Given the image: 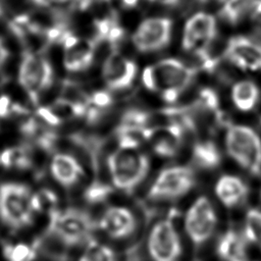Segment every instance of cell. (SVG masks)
Returning <instances> with one entry per match:
<instances>
[{
  "label": "cell",
  "mask_w": 261,
  "mask_h": 261,
  "mask_svg": "<svg viewBox=\"0 0 261 261\" xmlns=\"http://www.w3.org/2000/svg\"><path fill=\"white\" fill-rule=\"evenodd\" d=\"M36 251L41 252L45 257L53 261L67 260V246L63 244L54 233L47 230V232L33 246Z\"/></svg>",
  "instance_id": "obj_22"
},
{
  "label": "cell",
  "mask_w": 261,
  "mask_h": 261,
  "mask_svg": "<svg viewBox=\"0 0 261 261\" xmlns=\"http://www.w3.org/2000/svg\"><path fill=\"white\" fill-rule=\"evenodd\" d=\"M98 224L104 233L115 240L129 237L137 226L133 212L122 206L108 207L103 212Z\"/></svg>",
  "instance_id": "obj_16"
},
{
  "label": "cell",
  "mask_w": 261,
  "mask_h": 261,
  "mask_svg": "<svg viewBox=\"0 0 261 261\" xmlns=\"http://www.w3.org/2000/svg\"><path fill=\"white\" fill-rule=\"evenodd\" d=\"M32 199L31 190L22 184L0 185V219L14 229L29 225L34 213Z\"/></svg>",
  "instance_id": "obj_4"
},
{
  "label": "cell",
  "mask_w": 261,
  "mask_h": 261,
  "mask_svg": "<svg viewBox=\"0 0 261 261\" xmlns=\"http://www.w3.org/2000/svg\"><path fill=\"white\" fill-rule=\"evenodd\" d=\"M3 253L8 261H32L36 256L35 248L25 244L5 246Z\"/></svg>",
  "instance_id": "obj_29"
},
{
  "label": "cell",
  "mask_w": 261,
  "mask_h": 261,
  "mask_svg": "<svg viewBox=\"0 0 261 261\" xmlns=\"http://www.w3.org/2000/svg\"><path fill=\"white\" fill-rule=\"evenodd\" d=\"M139 0H121V4L124 6V7H134L137 5Z\"/></svg>",
  "instance_id": "obj_35"
},
{
  "label": "cell",
  "mask_w": 261,
  "mask_h": 261,
  "mask_svg": "<svg viewBox=\"0 0 261 261\" xmlns=\"http://www.w3.org/2000/svg\"><path fill=\"white\" fill-rule=\"evenodd\" d=\"M214 190L218 200L227 208H233L242 204L249 194L247 184L239 176L231 174L220 176Z\"/></svg>",
  "instance_id": "obj_17"
},
{
  "label": "cell",
  "mask_w": 261,
  "mask_h": 261,
  "mask_svg": "<svg viewBox=\"0 0 261 261\" xmlns=\"http://www.w3.org/2000/svg\"><path fill=\"white\" fill-rule=\"evenodd\" d=\"M12 102L6 95L0 96V117L5 118L12 112Z\"/></svg>",
  "instance_id": "obj_31"
},
{
  "label": "cell",
  "mask_w": 261,
  "mask_h": 261,
  "mask_svg": "<svg viewBox=\"0 0 261 261\" xmlns=\"http://www.w3.org/2000/svg\"><path fill=\"white\" fill-rule=\"evenodd\" d=\"M172 21L166 17H151L143 20L133 35L136 49L151 53L165 48L171 38Z\"/></svg>",
  "instance_id": "obj_10"
},
{
  "label": "cell",
  "mask_w": 261,
  "mask_h": 261,
  "mask_svg": "<svg viewBox=\"0 0 261 261\" xmlns=\"http://www.w3.org/2000/svg\"><path fill=\"white\" fill-rule=\"evenodd\" d=\"M62 45L64 47L63 65L67 71L80 72L91 66L96 47L93 39H79L70 35Z\"/></svg>",
  "instance_id": "obj_15"
},
{
  "label": "cell",
  "mask_w": 261,
  "mask_h": 261,
  "mask_svg": "<svg viewBox=\"0 0 261 261\" xmlns=\"http://www.w3.org/2000/svg\"><path fill=\"white\" fill-rule=\"evenodd\" d=\"M150 1H153V2H158V3H161L163 5H167V6H172V5H175L178 0H150Z\"/></svg>",
  "instance_id": "obj_34"
},
{
  "label": "cell",
  "mask_w": 261,
  "mask_h": 261,
  "mask_svg": "<svg viewBox=\"0 0 261 261\" xmlns=\"http://www.w3.org/2000/svg\"><path fill=\"white\" fill-rule=\"evenodd\" d=\"M228 156L252 175L261 174V138L250 126L229 124L225 133Z\"/></svg>",
  "instance_id": "obj_3"
},
{
  "label": "cell",
  "mask_w": 261,
  "mask_h": 261,
  "mask_svg": "<svg viewBox=\"0 0 261 261\" xmlns=\"http://www.w3.org/2000/svg\"><path fill=\"white\" fill-rule=\"evenodd\" d=\"M79 261H116V258L111 248L90 240Z\"/></svg>",
  "instance_id": "obj_25"
},
{
  "label": "cell",
  "mask_w": 261,
  "mask_h": 261,
  "mask_svg": "<svg viewBox=\"0 0 261 261\" xmlns=\"http://www.w3.org/2000/svg\"><path fill=\"white\" fill-rule=\"evenodd\" d=\"M224 57L243 70H261V44L246 37H232L228 40Z\"/></svg>",
  "instance_id": "obj_13"
},
{
  "label": "cell",
  "mask_w": 261,
  "mask_h": 261,
  "mask_svg": "<svg viewBox=\"0 0 261 261\" xmlns=\"http://www.w3.org/2000/svg\"><path fill=\"white\" fill-rule=\"evenodd\" d=\"M200 1L203 3H206V2H210V1H214V0H200ZM216 1H223V0H216Z\"/></svg>",
  "instance_id": "obj_36"
},
{
  "label": "cell",
  "mask_w": 261,
  "mask_h": 261,
  "mask_svg": "<svg viewBox=\"0 0 261 261\" xmlns=\"http://www.w3.org/2000/svg\"><path fill=\"white\" fill-rule=\"evenodd\" d=\"M54 72L49 60L35 51L25 50L18 68V82L34 103L53 83Z\"/></svg>",
  "instance_id": "obj_6"
},
{
  "label": "cell",
  "mask_w": 261,
  "mask_h": 261,
  "mask_svg": "<svg viewBox=\"0 0 261 261\" xmlns=\"http://www.w3.org/2000/svg\"><path fill=\"white\" fill-rule=\"evenodd\" d=\"M110 188L104 184L95 181L85 192V199L90 203H99L104 201L110 194Z\"/></svg>",
  "instance_id": "obj_30"
},
{
  "label": "cell",
  "mask_w": 261,
  "mask_h": 261,
  "mask_svg": "<svg viewBox=\"0 0 261 261\" xmlns=\"http://www.w3.org/2000/svg\"><path fill=\"white\" fill-rule=\"evenodd\" d=\"M107 167L114 188L132 193L146 178L150 161L148 156L138 149L117 148L109 154Z\"/></svg>",
  "instance_id": "obj_2"
},
{
  "label": "cell",
  "mask_w": 261,
  "mask_h": 261,
  "mask_svg": "<svg viewBox=\"0 0 261 261\" xmlns=\"http://www.w3.org/2000/svg\"><path fill=\"white\" fill-rule=\"evenodd\" d=\"M8 57H9V51H8L7 47L5 46L3 40L0 38V68L7 61Z\"/></svg>",
  "instance_id": "obj_33"
},
{
  "label": "cell",
  "mask_w": 261,
  "mask_h": 261,
  "mask_svg": "<svg viewBox=\"0 0 261 261\" xmlns=\"http://www.w3.org/2000/svg\"><path fill=\"white\" fill-rule=\"evenodd\" d=\"M252 21L256 30L261 33V0L256 1L252 12Z\"/></svg>",
  "instance_id": "obj_32"
},
{
  "label": "cell",
  "mask_w": 261,
  "mask_h": 261,
  "mask_svg": "<svg viewBox=\"0 0 261 261\" xmlns=\"http://www.w3.org/2000/svg\"><path fill=\"white\" fill-rule=\"evenodd\" d=\"M244 237L261 250V210L250 209L245 218Z\"/></svg>",
  "instance_id": "obj_24"
},
{
  "label": "cell",
  "mask_w": 261,
  "mask_h": 261,
  "mask_svg": "<svg viewBox=\"0 0 261 261\" xmlns=\"http://www.w3.org/2000/svg\"><path fill=\"white\" fill-rule=\"evenodd\" d=\"M260 92L258 86L250 81L243 80L233 84L230 92V97L233 105L242 112L251 111L259 100Z\"/></svg>",
  "instance_id": "obj_20"
},
{
  "label": "cell",
  "mask_w": 261,
  "mask_h": 261,
  "mask_svg": "<svg viewBox=\"0 0 261 261\" xmlns=\"http://www.w3.org/2000/svg\"><path fill=\"white\" fill-rule=\"evenodd\" d=\"M185 130L180 124L175 122L152 126L148 130L147 142L156 155L162 158H170L178 152Z\"/></svg>",
  "instance_id": "obj_14"
},
{
  "label": "cell",
  "mask_w": 261,
  "mask_h": 261,
  "mask_svg": "<svg viewBox=\"0 0 261 261\" xmlns=\"http://www.w3.org/2000/svg\"><path fill=\"white\" fill-rule=\"evenodd\" d=\"M192 156L194 162L204 169H214L221 161L217 146L210 140L197 141L193 146Z\"/></svg>",
  "instance_id": "obj_21"
},
{
  "label": "cell",
  "mask_w": 261,
  "mask_h": 261,
  "mask_svg": "<svg viewBox=\"0 0 261 261\" xmlns=\"http://www.w3.org/2000/svg\"><path fill=\"white\" fill-rule=\"evenodd\" d=\"M137 64L120 54L112 51L104 60L102 66V77L108 89L120 91L129 88L137 75Z\"/></svg>",
  "instance_id": "obj_12"
},
{
  "label": "cell",
  "mask_w": 261,
  "mask_h": 261,
  "mask_svg": "<svg viewBox=\"0 0 261 261\" xmlns=\"http://www.w3.org/2000/svg\"><path fill=\"white\" fill-rule=\"evenodd\" d=\"M217 254L224 261H246V239L233 229L226 230L217 243Z\"/></svg>",
  "instance_id": "obj_19"
},
{
  "label": "cell",
  "mask_w": 261,
  "mask_h": 261,
  "mask_svg": "<svg viewBox=\"0 0 261 261\" xmlns=\"http://www.w3.org/2000/svg\"><path fill=\"white\" fill-rule=\"evenodd\" d=\"M147 249L153 261H177L181 255L180 238L169 219L156 222L148 236Z\"/></svg>",
  "instance_id": "obj_9"
},
{
  "label": "cell",
  "mask_w": 261,
  "mask_h": 261,
  "mask_svg": "<svg viewBox=\"0 0 261 261\" xmlns=\"http://www.w3.org/2000/svg\"><path fill=\"white\" fill-rule=\"evenodd\" d=\"M31 1L41 7L55 9V10L72 9V8L84 10V9H87L92 3V0H31Z\"/></svg>",
  "instance_id": "obj_28"
},
{
  "label": "cell",
  "mask_w": 261,
  "mask_h": 261,
  "mask_svg": "<svg viewBox=\"0 0 261 261\" xmlns=\"http://www.w3.org/2000/svg\"><path fill=\"white\" fill-rule=\"evenodd\" d=\"M196 75V69L176 58H164L144 68V87L159 94L166 102H174L189 88Z\"/></svg>",
  "instance_id": "obj_1"
},
{
  "label": "cell",
  "mask_w": 261,
  "mask_h": 261,
  "mask_svg": "<svg viewBox=\"0 0 261 261\" xmlns=\"http://www.w3.org/2000/svg\"><path fill=\"white\" fill-rule=\"evenodd\" d=\"M249 2V0H224L219 14L224 20L234 24L246 12Z\"/></svg>",
  "instance_id": "obj_26"
},
{
  "label": "cell",
  "mask_w": 261,
  "mask_h": 261,
  "mask_svg": "<svg viewBox=\"0 0 261 261\" xmlns=\"http://www.w3.org/2000/svg\"><path fill=\"white\" fill-rule=\"evenodd\" d=\"M260 198H261V192H260Z\"/></svg>",
  "instance_id": "obj_38"
},
{
  "label": "cell",
  "mask_w": 261,
  "mask_h": 261,
  "mask_svg": "<svg viewBox=\"0 0 261 261\" xmlns=\"http://www.w3.org/2000/svg\"><path fill=\"white\" fill-rule=\"evenodd\" d=\"M216 225L217 215L211 201L205 196L198 197L185 215L188 237L196 246H200L212 237Z\"/></svg>",
  "instance_id": "obj_8"
},
{
  "label": "cell",
  "mask_w": 261,
  "mask_h": 261,
  "mask_svg": "<svg viewBox=\"0 0 261 261\" xmlns=\"http://www.w3.org/2000/svg\"><path fill=\"white\" fill-rule=\"evenodd\" d=\"M1 13H2V9H1V6H0V15H1Z\"/></svg>",
  "instance_id": "obj_37"
},
{
  "label": "cell",
  "mask_w": 261,
  "mask_h": 261,
  "mask_svg": "<svg viewBox=\"0 0 261 261\" xmlns=\"http://www.w3.org/2000/svg\"><path fill=\"white\" fill-rule=\"evenodd\" d=\"M216 33L215 17L205 12H198L186 22L181 41L182 48L196 55L206 52L215 39Z\"/></svg>",
  "instance_id": "obj_11"
},
{
  "label": "cell",
  "mask_w": 261,
  "mask_h": 261,
  "mask_svg": "<svg viewBox=\"0 0 261 261\" xmlns=\"http://www.w3.org/2000/svg\"><path fill=\"white\" fill-rule=\"evenodd\" d=\"M246 261H250V260H246Z\"/></svg>",
  "instance_id": "obj_39"
},
{
  "label": "cell",
  "mask_w": 261,
  "mask_h": 261,
  "mask_svg": "<svg viewBox=\"0 0 261 261\" xmlns=\"http://www.w3.org/2000/svg\"><path fill=\"white\" fill-rule=\"evenodd\" d=\"M0 164L6 168L28 169L32 166V157L27 147H12L0 154Z\"/></svg>",
  "instance_id": "obj_23"
},
{
  "label": "cell",
  "mask_w": 261,
  "mask_h": 261,
  "mask_svg": "<svg viewBox=\"0 0 261 261\" xmlns=\"http://www.w3.org/2000/svg\"><path fill=\"white\" fill-rule=\"evenodd\" d=\"M32 204L34 211L38 212H48L50 215L54 211H56L57 197L50 190H41L39 193L33 195Z\"/></svg>",
  "instance_id": "obj_27"
},
{
  "label": "cell",
  "mask_w": 261,
  "mask_h": 261,
  "mask_svg": "<svg viewBox=\"0 0 261 261\" xmlns=\"http://www.w3.org/2000/svg\"><path fill=\"white\" fill-rule=\"evenodd\" d=\"M50 170L55 180L65 188L74 186L84 176V169L80 162L66 153H58L53 156Z\"/></svg>",
  "instance_id": "obj_18"
},
{
  "label": "cell",
  "mask_w": 261,
  "mask_h": 261,
  "mask_svg": "<svg viewBox=\"0 0 261 261\" xmlns=\"http://www.w3.org/2000/svg\"><path fill=\"white\" fill-rule=\"evenodd\" d=\"M48 229L67 247L76 246L91 240L95 222L85 211L68 208L56 210L49 215Z\"/></svg>",
  "instance_id": "obj_5"
},
{
  "label": "cell",
  "mask_w": 261,
  "mask_h": 261,
  "mask_svg": "<svg viewBox=\"0 0 261 261\" xmlns=\"http://www.w3.org/2000/svg\"><path fill=\"white\" fill-rule=\"evenodd\" d=\"M196 184L194 170L186 165L164 168L154 179L148 198L156 201L176 200L186 196Z\"/></svg>",
  "instance_id": "obj_7"
}]
</instances>
